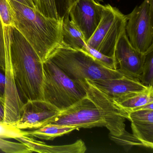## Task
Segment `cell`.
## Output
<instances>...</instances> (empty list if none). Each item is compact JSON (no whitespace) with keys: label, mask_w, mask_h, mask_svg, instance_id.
I'll use <instances>...</instances> for the list:
<instances>
[{"label":"cell","mask_w":153,"mask_h":153,"mask_svg":"<svg viewBox=\"0 0 153 153\" xmlns=\"http://www.w3.org/2000/svg\"><path fill=\"white\" fill-rule=\"evenodd\" d=\"M82 51L91 55L97 62L103 67L107 68L117 70L116 62L114 57L106 56L87 44Z\"/></svg>","instance_id":"ffe728a7"},{"label":"cell","mask_w":153,"mask_h":153,"mask_svg":"<svg viewBox=\"0 0 153 153\" xmlns=\"http://www.w3.org/2000/svg\"><path fill=\"white\" fill-rule=\"evenodd\" d=\"M94 1H96V2H98V3H100V2H103V0H94Z\"/></svg>","instance_id":"f546056e"},{"label":"cell","mask_w":153,"mask_h":153,"mask_svg":"<svg viewBox=\"0 0 153 153\" xmlns=\"http://www.w3.org/2000/svg\"><path fill=\"white\" fill-rule=\"evenodd\" d=\"M0 19L3 26L16 28V14L10 0H0Z\"/></svg>","instance_id":"d6986e66"},{"label":"cell","mask_w":153,"mask_h":153,"mask_svg":"<svg viewBox=\"0 0 153 153\" xmlns=\"http://www.w3.org/2000/svg\"><path fill=\"white\" fill-rule=\"evenodd\" d=\"M14 1L21 3L23 5L31 7L34 9H36L33 0H14Z\"/></svg>","instance_id":"f1b7e54d"},{"label":"cell","mask_w":153,"mask_h":153,"mask_svg":"<svg viewBox=\"0 0 153 153\" xmlns=\"http://www.w3.org/2000/svg\"><path fill=\"white\" fill-rule=\"evenodd\" d=\"M6 77L5 71L0 68V97L5 98Z\"/></svg>","instance_id":"4316f807"},{"label":"cell","mask_w":153,"mask_h":153,"mask_svg":"<svg viewBox=\"0 0 153 153\" xmlns=\"http://www.w3.org/2000/svg\"><path fill=\"white\" fill-rule=\"evenodd\" d=\"M90 80L99 90L112 99L122 97L131 93L145 91L149 88L138 80L125 76L117 78Z\"/></svg>","instance_id":"7c38bea8"},{"label":"cell","mask_w":153,"mask_h":153,"mask_svg":"<svg viewBox=\"0 0 153 153\" xmlns=\"http://www.w3.org/2000/svg\"><path fill=\"white\" fill-rule=\"evenodd\" d=\"M140 81L146 86L153 85V45L144 53Z\"/></svg>","instance_id":"ac0fdd59"},{"label":"cell","mask_w":153,"mask_h":153,"mask_svg":"<svg viewBox=\"0 0 153 153\" xmlns=\"http://www.w3.org/2000/svg\"><path fill=\"white\" fill-rule=\"evenodd\" d=\"M0 150L7 153H31V149L22 142H13L0 138Z\"/></svg>","instance_id":"603a6c76"},{"label":"cell","mask_w":153,"mask_h":153,"mask_svg":"<svg viewBox=\"0 0 153 153\" xmlns=\"http://www.w3.org/2000/svg\"><path fill=\"white\" fill-rule=\"evenodd\" d=\"M10 53L15 84L22 102L43 100V62L15 28L10 33Z\"/></svg>","instance_id":"6da1fadb"},{"label":"cell","mask_w":153,"mask_h":153,"mask_svg":"<svg viewBox=\"0 0 153 153\" xmlns=\"http://www.w3.org/2000/svg\"><path fill=\"white\" fill-rule=\"evenodd\" d=\"M132 134L144 147L153 149V110H142L128 112Z\"/></svg>","instance_id":"4fadbf2b"},{"label":"cell","mask_w":153,"mask_h":153,"mask_svg":"<svg viewBox=\"0 0 153 153\" xmlns=\"http://www.w3.org/2000/svg\"><path fill=\"white\" fill-rule=\"evenodd\" d=\"M127 21L126 16L119 9L109 4L104 5L101 21L87 44L114 58L117 43L126 32Z\"/></svg>","instance_id":"5b68a950"},{"label":"cell","mask_w":153,"mask_h":153,"mask_svg":"<svg viewBox=\"0 0 153 153\" xmlns=\"http://www.w3.org/2000/svg\"><path fill=\"white\" fill-rule=\"evenodd\" d=\"M24 136H27V131L18 128L14 123L0 122V138L16 139Z\"/></svg>","instance_id":"7402d4cb"},{"label":"cell","mask_w":153,"mask_h":153,"mask_svg":"<svg viewBox=\"0 0 153 153\" xmlns=\"http://www.w3.org/2000/svg\"><path fill=\"white\" fill-rule=\"evenodd\" d=\"M43 68L44 101L62 111L87 96L79 81L70 78L50 60L44 62Z\"/></svg>","instance_id":"277c9868"},{"label":"cell","mask_w":153,"mask_h":153,"mask_svg":"<svg viewBox=\"0 0 153 153\" xmlns=\"http://www.w3.org/2000/svg\"><path fill=\"white\" fill-rule=\"evenodd\" d=\"M16 29L43 62L62 43V19L46 16L36 9L10 0Z\"/></svg>","instance_id":"7a4b0ae2"},{"label":"cell","mask_w":153,"mask_h":153,"mask_svg":"<svg viewBox=\"0 0 153 153\" xmlns=\"http://www.w3.org/2000/svg\"><path fill=\"white\" fill-rule=\"evenodd\" d=\"M126 16V33L130 43L145 53L153 45V0H144Z\"/></svg>","instance_id":"8992f818"},{"label":"cell","mask_w":153,"mask_h":153,"mask_svg":"<svg viewBox=\"0 0 153 153\" xmlns=\"http://www.w3.org/2000/svg\"><path fill=\"white\" fill-rule=\"evenodd\" d=\"M36 9L46 16L59 19L55 0H33Z\"/></svg>","instance_id":"44dd1931"},{"label":"cell","mask_w":153,"mask_h":153,"mask_svg":"<svg viewBox=\"0 0 153 153\" xmlns=\"http://www.w3.org/2000/svg\"><path fill=\"white\" fill-rule=\"evenodd\" d=\"M77 1V0H55L59 18L62 19L66 15H68L71 7Z\"/></svg>","instance_id":"d4e9b609"},{"label":"cell","mask_w":153,"mask_h":153,"mask_svg":"<svg viewBox=\"0 0 153 153\" xmlns=\"http://www.w3.org/2000/svg\"><path fill=\"white\" fill-rule=\"evenodd\" d=\"M0 68L6 70V46L4 27L0 19Z\"/></svg>","instance_id":"484cf974"},{"label":"cell","mask_w":153,"mask_h":153,"mask_svg":"<svg viewBox=\"0 0 153 153\" xmlns=\"http://www.w3.org/2000/svg\"><path fill=\"white\" fill-rule=\"evenodd\" d=\"M114 58L118 71L125 76L140 81L144 53L131 45L126 32L117 43Z\"/></svg>","instance_id":"8fae6325"},{"label":"cell","mask_w":153,"mask_h":153,"mask_svg":"<svg viewBox=\"0 0 153 153\" xmlns=\"http://www.w3.org/2000/svg\"><path fill=\"white\" fill-rule=\"evenodd\" d=\"M5 117V98L0 97V122H4Z\"/></svg>","instance_id":"83f0119b"},{"label":"cell","mask_w":153,"mask_h":153,"mask_svg":"<svg viewBox=\"0 0 153 153\" xmlns=\"http://www.w3.org/2000/svg\"><path fill=\"white\" fill-rule=\"evenodd\" d=\"M79 81L85 88L87 96L97 107L105 127L110 131L109 135L119 137L125 133V122L126 119L128 120V113L99 90L90 79Z\"/></svg>","instance_id":"52a82bcc"},{"label":"cell","mask_w":153,"mask_h":153,"mask_svg":"<svg viewBox=\"0 0 153 153\" xmlns=\"http://www.w3.org/2000/svg\"><path fill=\"white\" fill-rule=\"evenodd\" d=\"M109 137L111 140H113L118 145L124 147L125 149H130L132 147L134 146L144 147L141 142L137 139L133 134H130L127 131L119 137H115L109 135Z\"/></svg>","instance_id":"cb8c5ba5"},{"label":"cell","mask_w":153,"mask_h":153,"mask_svg":"<svg viewBox=\"0 0 153 153\" xmlns=\"http://www.w3.org/2000/svg\"><path fill=\"white\" fill-rule=\"evenodd\" d=\"M113 100L128 112L137 111L146 105L153 102V86L149 87L145 91L131 93L122 97Z\"/></svg>","instance_id":"9a60e30c"},{"label":"cell","mask_w":153,"mask_h":153,"mask_svg":"<svg viewBox=\"0 0 153 153\" xmlns=\"http://www.w3.org/2000/svg\"><path fill=\"white\" fill-rule=\"evenodd\" d=\"M47 59L76 81L85 79L90 80L110 79L124 76L118 70L107 68L100 65L85 52L72 49L63 42L52 53Z\"/></svg>","instance_id":"3957f363"},{"label":"cell","mask_w":153,"mask_h":153,"mask_svg":"<svg viewBox=\"0 0 153 153\" xmlns=\"http://www.w3.org/2000/svg\"><path fill=\"white\" fill-rule=\"evenodd\" d=\"M62 42L75 49L83 50L87 45L81 31L70 19L68 14L62 19Z\"/></svg>","instance_id":"2e32d148"},{"label":"cell","mask_w":153,"mask_h":153,"mask_svg":"<svg viewBox=\"0 0 153 153\" xmlns=\"http://www.w3.org/2000/svg\"><path fill=\"white\" fill-rule=\"evenodd\" d=\"M103 7L94 0H77L69 10L70 19L81 31L86 43L101 21Z\"/></svg>","instance_id":"9c48e42d"},{"label":"cell","mask_w":153,"mask_h":153,"mask_svg":"<svg viewBox=\"0 0 153 153\" xmlns=\"http://www.w3.org/2000/svg\"><path fill=\"white\" fill-rule=\"evenodd\" d=\"M77 128L75 126H65L49 123L39 128L27 131V136L40 140H51L55 138L68 134Z\"/></svg>","instance_id":"e0dca14e"},{"label":"cell","mask_w":153,"mask_h":153,"mask_svg":"<svg viewBox=\"0 0 153 153\" xmlns=\"http://www.w3.org/2000/svg\"><path fill=\"white\" fill-rule=\"evenodd\" d=\"M50 123L75 126L77 130L105 127L97 107L87 96L61 111Z\"/></svg>","instance_id":"ba28073f"},{"label":"cell","mask_w":153,"mask_h":153,"mask_svg":"<svg viewBox=\"0 0 153 153\" xmlns=\"http://www.w3.org/2000/svg\"><path fill=\"white\" fill-rule=\"evenodd\" d=\"M18 141L26 145L33 152L41 153H84L87 150L85 142L81 139L75 143L62 146H50L29 136L16 138Z\"/></svg>","instance_id":"5bb4252c"},{"label":"cell","mask_w":153,"mask_h":153,"mask_svg":"<svg viewBox=\"0 0 153 153\" xmlns=\"http://www.w3.org/2000/svg\"><path fill=\"white\" fill-rule=\"evenodd\" d=\"M60 111L43 100H29L23 104L20 118L15 124L21 130L39 128L51 123Z\"/></svg>","instance_id":"30bf717a"}]
</instances>
